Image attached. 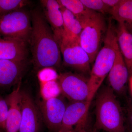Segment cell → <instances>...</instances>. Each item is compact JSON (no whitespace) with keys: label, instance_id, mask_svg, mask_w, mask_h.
I'll list each match as a JSON object with an SVG mask.
<instances>
[{"label":"cell","instance_id":"cell-1","mask_svg":"<svg viewBox=\"0 0 132 132\" xmlns=\"http://www.w3.org/2000/svg\"><path fill=\"white\" fill-rule=\"evenodd\" d=\"M31 19L32 29L29 42L35 69L60 67V46L44 15L39 9H34L31 12Z\"/></svg>","mask_w":132,"mask_h":132},{"label":"cell","instance_id":"cell-2","mask_svg":"<svg viewBox=\"0 0 132 132\" xmlns=\"http://www.w3.org/2000/svg\"><path fill=\"white\" fill-rule=\"evenodd\" d=\"M96 129L107 132H126L123 111L114 92L106 86L99 92L95 101Z\"/></svg>","mask_w":132,"mask_h":132},{"label":"cell","instance_id":"cell-3","mask_svg":"<svg viewBox=\"0 0 132 132\" xmlns=\"http://www.w3.org/2000/svg\"><path fill=\"white\" fill-rule=\"evenodd\" d=\"M118 47L116 26L109 21L106 36L101 49L97 54L89 78V100L92 101L102 82L107 77L115 60Z\"/></svg>","mask_w":132,"mask_h":132},{"label":"cell","instance_id":"cell-4","mask_svg":"<svg viewBox=\"0 0 132 132\" xmlns=\"http://www.w3.org/2000/svg\"><path fill=\"white\" fill-rule=\"evenodd\" d=\"M108 26L105 15L96 12L82 28L79 41L88 54L92 64L103 46Z\"/></svg>","mask_w":132,"mask_h":132},{"label":"cell","instance_id":"cell-5","mask_svg":"<svg viewBox=\"0 0 132 132\" xmlns=\"http://www.w3.org/2000/svg\"><path fill=\"white\" fill-rule=\"evenodd\" d=\"M31 16L23 9L0 16V36L29 42L32 29Z\"/></svg>","mask_w":132,"mask_h":132},{"label":"cell","instance_id":"cell-6","mask_svg":"<svg viewBox=\"0 0 132 132\" xmlns=\"http://www.w3.org/2000/svg\"><path fill=\"white\" fill-rule=\"evenodd\" d=\"M59 46L64 65L78 73L90 75L92 64L90 57L81 46L79 39L65 36Z\"/></svg>","mask_w":132,"mask_h":132},{"label":"cell","instance_id":"cell-7","mask_svg":"<svg viewBox=\"0 0 132 132\" xmlns=\"http://www.w3.org/2000/svg\"><path fill=\"white\" fill-rule=\"evenodd\" d=\"M89 78L78 73H64L58 76L61 93L71 102L90 101Z\"/></svg>","mask_w":132,"mask_h":132},{"label":"cell","instance_id":"cell-8","mask_svg":"<svg viewBox=\"0 0 132 132\" xmlns=\"http://www.w3.org/2000/svg\"><path fill=\"white\" fill-rule=\"evenodd\" d=\"M91 102H71L68 105L59 132H88L87 126Z\"/></svg>","mask_w":132,"mask_h":132},{"label":"cell","instance_id":"cell-9","mask_svg":"<svg viewBox=\"0 0 132 132\" xmlns=\"http://www.w3.org/2000/svg\"><path fill=\"white\" fill-rule=\"evenodd\" d=\"M43 121L50 132H59L67 105L59 96L44 100L37 105Z\"/></svg>","mask_w":132,"mask_h":132},{"label":"cell","instance_id":"cell-10","mask_svg":"<svg viewBox=\"0 0 132 132\" xmlns=\"http://www.w3.org/2000/svg\"><path fill=\"white\" fill-rule=\"evenodd\" d=\"M21 119L19 132H40L43 121L39 108L28 91L21 90Z\"/></svg>","mask_w":132,"mask_h":132},{"label":"cell","instance_id":"cell-11","mask_svg":"<svg viewBox=\"0 0 132 132\" xmlns=\"http://www.w3.org/2000/svg\"><path fill=\"white\" fill-rule=\"evenodd\" d=\"M44 15L59 43L65 36L64 21L60 4L55 0L40 1Z\"/></svg>","mask_w":132,"mask_h":132},{"label":"cell","instance_id":"cell-12","mask_svg":"<svg viewBox=\"0 0 132 132\" xmlns=\"http://www.w3.org/2000/svg\"><path fill=\"white\" fill-rule=\"evenodd\" d=\"M129 78L128 69L118 46L115 60L107 76L109 86L114 93L121 94L125 91Z\"/></svg>","mask_w":132,"mask_h":132},{"label":"cell","instance_id":"cell-13","mask_svg":"<svg viewBox=\"0 0 132 132\" xmlns=\"http://www.w3.org/2000/svg\"><path fill=\"white\" fill-rule=\"evenodd\" d=\"M24 61L0 60V88H7L19 83L23 75Z\"/></svg>","mask_w":132,"mask_h":132},{"label":"cell","instance_id":"cell-14","mask_svg":"<svg viewBox=\"0 0 132 132\" xmlns=\"http://www.w3.org/2000/svg\"><path fill=\"white\" fill-rule=\"evenodd\" d=\"M20 82L17 87L6 97L9 107L6 132H19L21 119Z\"/></svg>","mask_w":132,"mask_h":132},{"label":"cell","instance_id":"cell-15","mask_svg":"<svg viewBox=\"0 0 132 132\" xmlns=\"http://www.w3.org/2000/svg\"><path fill=\"white\" fill-rule=\"evenodd\" d=\"M27 54L26 43L0 37V60L25 61Z\"/></svg>","mask_w":132,"mask_h":132},{"label":"cell","instance_id":"cell-16","mask_svg":"<svg viewBox=\"0 0 132 132\" xmlns=\"http://www.w3.org/2000/svg\"><path fill=\"white\" fill-rule=\"evenodd\" d=\"M116 28L118 46L127 67L130 77L132 75V35L119 23L116 26Z\"/></svg>","mask_w":132,"mask_h":132},{"label":"cell","instance_id":"cell-17","mask_svg":"<svg viewBox=\"0 0 132 132\" xmlns=\"http://www.w3.org/2000/svg\"><path fill=\"white\" fill-rule=\"evenodd\" d=\"M111 19L121 24L132 35V0H121L112 9Z\"/></svg>","mask_w":132,"mask_h":132},{"label":"cell","instance_id":"cell-18","mask_svg":"<svg viewBox=\"0 0 132 132\" xmlns=\"http://www.w3.org/2000/svg\"><path fill=\"white\" fill-rule=\"evenodd\" d=\"M59 4L71 12L76 17L82 28L96 12L88 9L80 0H58Z\"/></svg>","mask_w":132,"mask_h":132},{"label":"cell","instance_id":"cell-19","mask_svg":"<svg viewBox=\"0 0 132 132\" xmlns=\"http://www.w3.org/2000/svg\"><path fill=\"white\" fill-rule=\"evenodd\" d=\"M60 5L63 16L65 36L79 39L83 28L80 22L71 12Z\"/></svg>","mask_w":132,"mask_h":132},{"label":"cell","instance_id":"cell-20","mask_svg":"<svg viewBox=\"0 0 132 132\" xmlns=\"http://www.w3.org/2000/svg\"><path fill=\"white\" fill-rule=\"evenodd\" d=\"M29 3L25 0H0V16L21 9Z\"/></svg>","mask_w":132,"mask_h":132},{"label":"cell","instance_id":"cell-21","mask_svg":"<svg viewBox=\"0 0 132 132\" xmlns=\"http://www.w3.org/2000/svg\"><path fill=\"white\" fill-rule=\"evenodd\" d=\"M80 1L88 9L105 15L107 14H111L112 9L106 4L103 0H80Z\"/></svg>","mask_w":132,"mask_h":132},{"label":"cell","instance_id":"cell-22","mask_svg":"<svg viewBox=\"0 0 132 132\" xmlns=\"http://www.w3.org/2000/svg\"><path fill=\"white\" fill-rule=\"evenodd\" d=\"M42 94L44 100L57 97L61 93L59 84L57 81L53 80L47 81L43 86Z\"/></svg>","mask_w":132,"mask_h":132},{"label":"cell","instance_id":"cell-23","mask_svg":"<svg viewBox=\"0 0 132 132\" xmlns=\"http://www.w3.org/2000/svg\"><path fill=\"white\" fill-rule=\"evenodd\" d=\"M9 107L5 99L0 95V130L6 132Z\"/></svg>","mask_w":132,"mask_h":132},{"label":"cell","instance_id":"cell-24","mask_svg":"<svg viewBox=\"0 0 132 132\" xmlns=\"http://www.w3.org/2000/svg\"><path fill=\"white\" fill-rule=\"evenodd\" d=\"M39 78L43 81L56 80L58 78L56 72L51 68H46L40 70L39 73Z\"/></svg>","mask_w":132,"mask_h":132},{"label":"cell","instance_id":"cell-25","mask_svg":"<svg viewBox=\"0 0 132 132\" xmlns=\"http://www.w3.org/2000/svg\"><path fill=\"white\" fill-rule=\"evenodd\" d=\"M103 1L109 7L113 9L120 2L121 0H103Z\"/></svg>","mask_w":132,"mask_h":132},{"label":"cell","instance_id":"cell-26","mask_svg":"<svg viewBox=\"0 0 132 132\" xmlns=\"http://www.w3.org/2000/svg\"><path fill=\"white\" fill-rule=\"evenodd\" d=\"M128 114L132 129V104L129 103L127 107Z\"/></svg>","mask_w":132,"mask_h":132},{"label":"cell","instance_id":"cell-27","mask_svg":"<svg viewBox=\"0 0 132 132\" xmlns=\"http://www.w3.org/2000/svg\"><path fill=\"white\" fill-rule=\"evenodd\" d=\"M129 81L130 92H131L132 95V75L129 78Z\"/></svg>","mask_w":132,"mask_h":132},{"label":"cell","instance_id":"cell-28","mask_svg":"<svg viewBox=\"0 0 132 132\" xmlns=\"http://www.w3.org/2000/svg\"><path fill=\"white\" fill-rule=\"evenodd\" d=\"M0 132H6L5 131H2V130H0Z\"/></svg>","mask_w":132,"mask_h":132}]
</instances>
